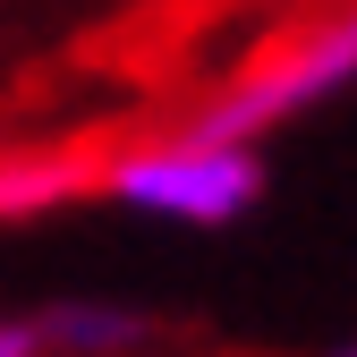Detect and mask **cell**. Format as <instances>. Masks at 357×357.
<instances>
[{
	"mask_svg": "<svg viewBox=\"0 0 357 357\" xmlns=\"http://www.w3.org/2000/svg\"><path fill=\"white\" fill-rule=\"evenodd\" d=\"M340 94H357V0H332L324 17H306L281 43H264L238 77H221L170 128L178 137H204V145H255V137H273V128L324 111Z\"/></svg>",
	"mask_w": 357,
	"mask_h": 357,
	"instance_id": "cell-1",
	"label": "cell"
},
{
	"mask_svg": "<svg viewBox=\"0 0 357 357\" xmlns=\"http://www.w3.org/2000/svg\"><path fill=\"white\" fill-rule=\"evenodd\" d=\"M264 145H204L162 128L153 145H128L111 162H94V196L162 221V230H238V221L264 204Z\"/></svg>",
	"mask_w": 357,
	"mask_h": 357,
	"instance_id": "cell-2",
	"label": "cell"
},
{
	"mask_svg": "<svg viewBox=\"0 0 357 357\" xmlns=\"http://www.w3.org/2000/svg\"><path fill=\"white\" fill-rule=\"evenodd\" d=\"M43 324V357H137L153 340L145 306H111V298H60V306H34Z\"/></svg>",
	"mask_w": 357,
	"mask_h": 357,
	"instance_id": "cell-3",
	"label": "cell"
},
{
	"mask_svg": "<svg viewBox=\"0 0 357 357\" xmlns=\"http://www.w3.org/2000/svg\"><path fill=\"white\" fill-rule=\"evenodd\" d=\"M68 196H94V162H77V153H0V221L60 213Z\"/></svg>",
	"mask_w": 357,
	"mask_h": 357,
	"instance_id": "cell-4",
	"label": "cell"
},
{
	"mask_svg": "<svg viewBox=\"0 0 357 357\" xmlns=\"http://www.w3.org/2000/svg\"><path fill=\"white\" fill-rule=\"evenodd\" d=\"M0 357H43V324H34V306H26V315H0Z\"/></svg>",
	"mask_w": 357,
	"mask_h": 357,
	"instance_id": "cell-5",
	"label": "cell"
},
{
	"mask_svg": "<svg viewBox=\"0 0 357 357\" xmlns=\"http://www.w3.org/2000/svg\"><path fill=\"white\" fill-rule=\"evenodd\" d=\"M332 357H357V340H340V349H332Z\"/></svg>",
	"mask_w": 357,
	"mask_h": 357,
	"instance_id": "cell-6",
	"label": "cell"
}]
</instances>
